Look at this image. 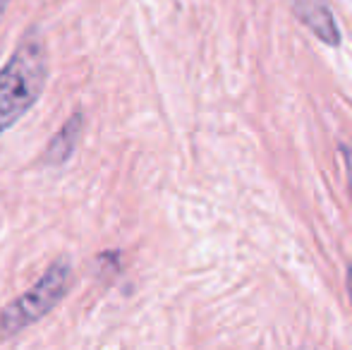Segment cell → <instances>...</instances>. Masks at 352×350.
Returning a JSON list of instances; mask_svg holds the SVG:
<instances>
[{"instance_id": "3", "label": "cell", "mask_w": 352, "mask_h": 350, "mask_svg": "<svg viewBox=\"0 0 352 350\" xmlns=\"http://www.w3.org/2000/svg\"><path fill=\"white\" fill-rule=\"evenodd\" d=\"M290 10L295 12V17L319 39L321 43L331 48H338L343 41V34L340 27L333 17V10H331L329 0H287Z\"/></svg>"}, {"instance_id": "6", "label": "cell", "mask_w": 352, "mask_h": 350, "mask_svg": "<svg viewBox=\"0 0 352 350\" xmlns=\"http://www.w3.org/2000/svg\"><path fill=\"white\" fill-rule=\"evenodd\" d=\"M348 295H350V305H352V269H348Z\"/></svg>"}, {"instance_id": "1", "label": "cell", "mask_w": 352, "mask_h": 350, "mask_svg": "<svg viewBox=\"0 0 352 350\" xmlns=\"http://www.w3.org/2000/svg\"><path fill=\"white\" fill-rule=\"evenodd\" d=\"M48 80V51L36 32L27 34L0 67V135L14 127L41 98Z\"/></svg>"}, {"instance_id": "2", "label": "cell", "mask_w": 352, "mask_h": 350, "mask_svg": "<svg viewBox=\"0 0 352 350\" xmlns=\"http://www.w3.org/2000/svg\"><path fill=\"white\" fill-rule=\"evenodd\" d=\"M72 274L74 269L70 259L58 257L27 293L10 300L0 309V341H10V338L19 336L24 329L41 322L48 312H53L70 290Z\"/></svg>"}, {"instance_id": "7", "label": "cell", "mask_w": 352, "mask_h": 350, "mask_svg": "<svg viewBox=\"0 0 352 350\" xmlns=\"http://www.w3.org/2000/svg\"><path fill=\"white\" fill-rule=\"evenodd\" d=\"M8 3H10V0H0V17H3V12L8 10Z\"/></svg>"}, {"instance_id": "5", "label": "cell", "mask_w": 352, "mask_h": 350, "mask_svg": "<svg viewBox=\"0 0 352 350\" xmlns=\"http://www.w3.org/2000/svg\"><path fill=\"white\" fill-rule=\"evenodd\" d=\"M340 156H343L345 171H348V187H350V199H352V146H340Z\"/></svg>"}, {"instance_id": "4", "label": "cell", "mask_w": 352, "mask_h": 350, "mask_svg": "<svg viewBox=\"0 0 352 350\" xmlns=\"http://www.w3.org/2000/svg\"><path fill=\"white\" fill-rule=\"evenodd\" d=\"M82 130H84V116L77 111V113H72V116L65 120V125L51 137V142H48L46 149H43V154H41V164L53 166V168L65 166L67 161L72 159L74 151H77Z\"/></svg>"}]
</instances>
